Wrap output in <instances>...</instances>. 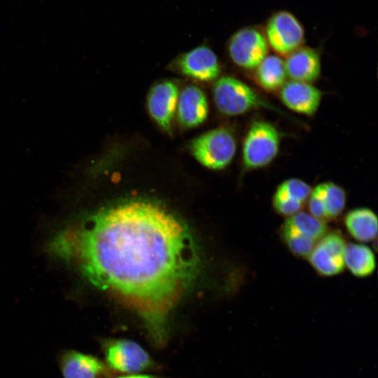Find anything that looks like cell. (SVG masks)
I'll list each match as a JSON object with an SVG mask.
<instances>
[{
  "label": "cell",
  "mask_w": 378,
  "mask_h": 378,
  "mask_svg": "<svg viewBox=\"0 0 378 378\" xmlns=\"http://www.w3.org/2000/svg\"><path fill=\"white\" fill-rule=\"evenodd\" d=\"M51 245L136 311L151 342L164 346L169 314L199 266L192 239L178 220L158 205L131 202L66 229Z\"/></svg>",
  "instance_id": "obj_1"
},
{
  "label": "cell",
  "mask_w": 378,
  "mask_h": 378,
  "mask_svg": "<svg viewBox=\"0 0 378 378\" xmlns=\"http://www.w3.org/2000/svg\"><path fill=\"white\" fill-rule=\"evenodd\" d=\"M281 135L270 121L253 120L244 137L241 162L244 171L251 172L267 167L277 157Z\"/></svg>",
  "instance_id": "obj_2"
},
{
  "label": "cell",
  "mask_w": 378,
  "mask_h": 378,
  "mask_svg": "<svg viewBox=\"0 0 378 378\" xmlns=\"http://www.w3.org/2000/svg\"><path fill=\"white\" fill-rule=\"evenodd\" d=\"M218 110L228 116H237L260 108L280 112L244 81L229 76L218 78L213 88Z\"/></svg>",
  "instance_id": "obj_3"
},
{
  "label": "cell",
  "mask_w": 378,
  "mask_h": 378,
  "mask_svg": "<svg viewBox=\"0 0 378 378\" xmlns=\"http://www.w3.org/2000/svg\"><path fill=\"white\" fill-rule=\"evenodd\" d=\"M104 363L115 374H132L158 370L160 367L137 342L125 338H99Z\"/></svg>",
  "instance_id": "obj_4"
},
{
  "label": "cell",
  "mask_w": 378,
  "mask_h": 378,
  "mask_svg": "<svg viewBox=\"0 0 378 378\" xmlns=\"http://www.w3.org/2000/svg\"><path fill=\"white\" fill-rule=\"evenodd\" d=\"M329 230L325 223L301 211L286 218L279 230L283 244L294 256L306 259L316 243Z\"/></svg>",
  "instance_id": "obj_5"
},
{
  "label": "cell",
  "mask_w": 378,
  "mask_h": 378,
  "mask_svg": "<svg viewBox=\"0 0 378 378\" xmlns=\"http://www.w3.org/2000/svg\"><path fill=\"white\" fill-rule=\"evenodd\" d=\"M189 149L200 164L211 169L220 170L232 161L237 150V140L230 129L220 127L193 139Z\"/></svg>",
  "instance_id": "obj_6"
},
{
  "label": "cell",
  "mask_w": 378,
  "mask_h": 378,
  "mask_svg": "<svg viewBox=\"0 0 378 378\" xmlns=\"http://www.w3.org/2000/svg\"><path fill=\"white\" fill-rule=\"evenodd\" d=\"M262 29L270 49L281 57L304 46V28L299 19L288 10L273 13Z\"/></svg>",
  "instance_id": "obj_7"
},
{
  "label": "cell",
  "mask_w": 378,
  "mask_h": 378,
  "mask_svg": "<svg viewBox=\"0 0 378 378\" xmlns=\"http://www.w3.org/2000/svg\"><path fill=\"white\" fill-rule=\"evenodd\" d=\"M227 51L236 66L253 71L270 52L262 27L249 25L237 30L227 41Z\"/></svg>",
  "instance_id": "obj_8"
},
{
  "label": "cell",
  "mask_w": 378,
  "mask_h": 378,
  "mask_svg": "<svg viewBox=\"0 0 378 378\" xmlns=\"http://www.w3.org/2000/svg\"><path fill=\"white\" fill-rule=\"evenodd\" d=\"M346 244L340 231L328 230L314 246L307 260L319 276H337L345 268L344 253Z\"/></svg>",
  "instance_id": "obj_9"
},
{
  "label": "cell",
  "mask_w": 378,
  "mask_h": 378,
  "mask_svg": "<svg viewBox=\"0 0 378 378\" xmlns=\"http://www.w3.org/2000/svg\"><path fill=\"white\" fill-rule=\"evenodd\" d=\"M346 192L339 184L324 181L312 188L307 205L308 212L327 223L337 220L344 212L346 204Z\"/></svg>",
  "instance_id": "obj_10"
},
{
  "label": "cell",
  "mask_w": 378,
  "mask_h": 378,
  "mask_svg": "<svg viewBox=\"0 0 378 378\" xmlns=\"http://www.w3.org/2000/svg\"><path fill=\"white\" fill-rule=\"evenodd\" d=\"M63 378H111L115 374L98 357L74 349H64L57 356Z\"/></svg>",
  "instance_id": "obj_11"
},
{
  "label": "cell",
  "mask_w": 378,
  "mask_h": 378,
  "mask_svg": "<svg viewBox=\"0 0 378 378\" xmlns=\"http://www.w3.org/2000/svg\"><path fill=\"white\" fill-rule=\"evenodd\" d=\"M178 94L176 84L167 80L155 83L148 94L149 114L161 129L169 133L172 132Z\"/></svg>",
  "instance_id": "obj_12"
},
{
  "label": "cell",
  "mask_w": 378,
  "mask_h": 378,
  "mask_svg": "<svg viewBox=\"0 0 378 378\" xmlns=\"http://www.w3.org/2000/svg\"><path fill=\"white\" fill-rule=\"evenodd\" d=\"M176 64L182 74L200 81H212L220 73L217 55L205 45L197 46L182 54Z\"/></svg>",
  "instance_id": "obj_13"
},
{
  "label": "cell",
  "mask_w": 378,
  "mask_h": 378,
  "mask_svg": "<svg viewBox=\"0 0 378 378\" xmlns=\"http://www.w3.org/2000/svg\"><path fill=\"white\" fill-rule=\"evenodd\" d=\"M278 93L288 109L307 116L316 113L323 97L321 90L313 83L292 80L286 81Z\"/></svg>",
  "instance_id": "obj_14"
},
{
  "label": "cell",
  "mask_w": 378,
  "mask_h": 378,
  "mask_svg": "<svg viewBox=\"0 0 378 378\" xmlns=\"http://www.w3.org/2000/svg\"><path fill=\"white\" fill-rule=\"evenodd\" d=\"M312 187L298 178H289L281 182L272 197V206L279 216L289 217L302 211L307 205Z\"/></svg>",
  "instance_id": "obj_15"
},
{
  "label": "cell",
  "mask_w": 378,
  "mask_h": 378,
  "mask_svg": "<svg viewBox=\"0 0 378 378\" xmlns=\"http://www.w3.org/2000/svg\"><path fill=\"white\" fill-rule=\"evenodd\" d=\"M288 78L313 83L321 73V57L318 49L302 46L284 57Z\"/></svg>",
  "instance_id": "obj_16"
},
{
  "label": "cell",
  "mask_w": 378,
  "mask_h": 378,
  "mask_svg": "<svg viewBox=\"0 0 378 378\" xmlns=\"http://www.w3.org/2000/svg\"><path fill=\"white\" fill-rule=\"evenodd\" d=\"M176 113L180 124L190 128L203 123L209 113L206 97L195 85L185 87L178 94Z\"/></svg>",
  "instance_id": "obj_17"
},
{
  "label": "cell",
  "mask_w": 378,
  "mask_h": 378,
  "mask_svg": "<svg viewBox=\"0 0 378 378\" xmlns=\"http://www.w3.org/2000/svg\"><path fill=\"white\" fill-rule=\"evenodd\" d=\"M343 222L349 235L360 243L371 242L377 238V216L368 207L360 206L350 209L345 214Z\"/></svg>",
  "instance_id": "obj_18"
},
{
  "label": "cell",
  "mask_w": 378,
  "mask_h": 378,
  "mask_svg": "<svg viewBox=\"0 0 378 378\" xmlns=\"http://www.w3.org/2000/svg\"><path fill=\"white\" fill-rule=\"evenodd\" d=\"M257 85L267 92H279L287 81L284 60L277 55H268L253 70Z\"/></svg>",
  "instance_id": "obj_19"
},
{
  "label": "cell",
  "mask_w": 378,
  "mask_h": 378,
  "mask_svg": "<svg viewBox=\"0 0 378 378\" xmlns=\"http://www.w3.org/2000/svg\"><path fill=\"white\" fill-rule=\"evenodd\" d=\"M345 267L357 278L371 276L376 269V257L370 247L363 243H347L344 253Z\"/></svg>",
  "instance_id": "obj_20"
},
{
  "label": "cell",
  "mask_w": 378,
  "mask_h": 378,
  "mask_svg": "<svg viewBox=\"0 0 378 378\" xmlns=\"http://www.w3.org/2000/svg\"><path fill=\"white\" fill-rule=\"evenodd\" d=\"M111 378H169L162 377L153 374L148 373H139V374H123L118 377H113Z\"/></svg>",
  "instance_id": "obj_21"
}]
</instances>
